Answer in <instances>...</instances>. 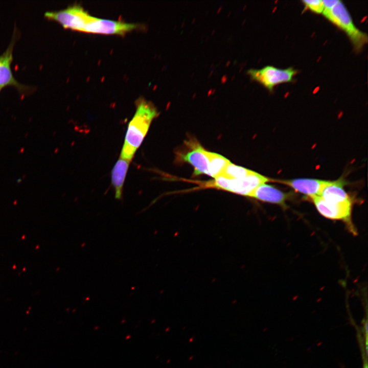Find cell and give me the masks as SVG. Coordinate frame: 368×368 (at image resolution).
Listing matches in <instances>:
<instances>
[{
  "instance_id": "1",
  "label": "cell",
  "mask_w": 368,
  "mask_h": 368,
  "mask_svg": "<svg viewBox=\"0 0 368 368\" xmlns=\"http://www.w3.org/2000/svg\"><path fill=\"white\" fill-rule=\"evenodd\" d=\"M158 114L151 102L145 100L137 102L135 114L128 126L120 157L131 160Z\"/></svg>"
},
{
  "instance_id": "8",
  "label": "cell",
  "mask_w": 368,
  "mask_h": 368,
  "mask_svg": "<svg viewBox=\"0 0 368 368\" xmlns=\"http://www.w3.org/2000/svg\"><path fill=\"white\" fill-rule=\"evenodd\" d=\"M318 212L324 217L334 220L350 222L352 213V200L338 203H331L324 200L319 196L311 197Z\"/></svg>"
},
{
  "instance_id": "3",
  "label": "cell",
  "mask_w": 368,
  "mask_h": 368,
  "mask_svg": "<svg viewBox=\"0 0 368 368\" xmlns=\"http://www.w3.org/2000/svg\"><path fill=\"white\" fill-rule=\"evenodd\" d=\"M270 181V178L252 171L242 178L228 179L222 176L215 178L214 181L208 182L206 187L215 188L231 192L249 196L259 186Z\"/></svg>"
},
{
  "instance_id": "11",
  "label": "cell",
  "mask_w": 368,
  "mask_h": 368,
  "mask_svg": "<svg viewBox=\"0 0 368 368\" xmlns=\"http://www.w3.org/2000/svg\"><path fill=\"white\" fill-rule=\"evenodd\" d=\"M249 197L264 202L283 205L289 196L287 193L265 183L257 188Z\"/></svg>"
},
{
  "instance_id": "6",
  "label": "cell",
  "mask_w": 368,
  "mask_h": 368,
  "mask_svg": "<svg viewBox=\"0 0 368 368\" xmlns=\"http://www.w3.org/2000/svg\"><path fill=\"white\" fill-rule=\"evenodd\" d=\"M139 27L138 24L128 23L120 20L100 18L91 16L86 24L83 32L105 34L124 35Z\"/></svg>"
},
{
  "instance_id": "15",
  "label": "cell",
  "mask_w": 368,
  "mask_h": 368,
  "mask_svg": "<svg viewBox=\"0 0 368 368\" xmlns=\"http://www.w3.org/2000/svg\"><path fill=\"white\" fill-rule=\"evenodd\" d=\"M252 171L242 167L235 165L230 162L219 176L228 179L242 178L247 176Z\"/></svg>"
},
{
  "instance_id": "7",
  "label": "cell",
  "mask_w": 368,
  "mask_h": 368,
  "mask_svg": "<svg viewBox=\"0 0 368 368\" xmlns=\"http://www.w3.org/2000/svg\"><path fill=\"white\" fill-rule=\"evenodd\" d=\"M186 144L187 149L179 153V159L190 164L194 167L195 175L206 174L211 176L205 149L195 140L188 141Z\"/></svg>"
},
{
  "instance_id": "13",
  "label": "cell",
  "mask_w": 368,
  "mask_h": 368,
  "mask_svg": "<svg viewBox=\"0 0 368 368\" xmlns=\"http://www.w3.org/2000/svg\"><path fill=\"white\" fill-rule=\"evenodd\" d=\"M130 160L120 157L111 171V183L115 191V198L121 199L124 182Z\"/></svg>"
},
{
  "instance_id": "10",
  "label": "cell",
  "mask_w": 368,
  "mask_h": 368,
  "mask_svg": "<svg viewBox=\"0 0 368 368\" xmlns=\"http://www.w3.org/2000/svg\"><path fill=\"white\" fill-rule=\"evenodd\" d=\"M270 181L279 182L290 187L295 191L311 197L319 196L330 181L311 178H297L288 180L270 179Z\"/></svg>"
},
{
  "instance_id": "2",
  "label": "cell",
  "mask_w": 368,
  "mask_h": 368,
  "mask_svg": "<svg viewBox=\"0 0 368 368\" xmlns=\"http://www.w3.org/2000/svg\"><path fill=\"white\" fill-rule=\"evenodd\" d=\"M322 13L329 20L347 33L356 50H360L367 43L366 34L356 28L341 1H338L331 9L324 10Z\"/></svg>"
},
{
  "instance_id": "19",
  "label": "cell",
  "mask_w": 368,
  "mask_h": 368,
  "mask_svg": "<svg viewBox=\"0 0 368 368\" xmlns=\"http://www.w3.org/2000/svg\"><path fill=\"white\" fill-rule=\"evenodd\" d=\"M1 89H2V88L0 87V91H1Z\"/></svg>"
},
{
  "instance_id": "17",
  "label": "cell",
  "mask_w": 368,
  "mask_h": 368,
  "mask_svg": "<svg viewBox=\"0 0 368 368\" xmlns=\"http://www.w3.org/2000/svg\"><path fill=\"white\" fill-rule=\"evenodd\" d=\"M337 0L323 1L324 10L331 9L338 3Z\"/></svg>"
},
{
  "instance_id": "14",
  "label": "cell",
  "mask_w": 368,
  "mask_h": 368,
  "mask_svg": "<svg viewBox=\"0 0 368 368\" xmlns=\"http://www.w3.org/2000/svg\"><path fill=\"white\" fill-rule=\"evenodd\" d=\"M204 152L209 162L211 176L216 178L220 176L230 161L217 153L209 152L205 150Z\"/></svg>"
},
{
  "instance_id": "9",
  "label": "cell",
  "mask_w": 368,
  "mask_h": 368,
  "mask_svg": "<svg viewBox=\"0 0 368 368\" xmlns=\"http://www.w3.org/2000/svg\"><path fill=\"white\" fill-rule=\"evenodd\" d=\"M15 37L13 36L9 46L0 56V87L2 88L7 86H14L20 93H25L30 90L29 87L20 83L16 80L11 67Z\"/></svg>"
},
{
  "instance_id": "4",
  "label": "cell",
  "mask_w": 368,
  "mask_h": 368,
  "mask_svg": "<svg viewBox=\"0 0 368 368\" xmlns=\"http://www.w3.org/2000/svg\"><path fill=\"white\" fill-rule=\"evenodd\" d=\"M90 16L82 7L78 5L44 13L46 18L57 21L64 28L79 32H83Z\"/></svg>"
},
{
  "instance_id": "5",
  "label": "cell",
  "mask_w": 368,
  "mask_h": 368,
  "mask_svg": "<svg viewBox=\"0 0 368 368\" xmlns=\"http://www.w3.org/2000/svg\"><path fill=\"white\" fill-rule=\"evenodd\" d=\"M296 72L292 67L281 69L271 65L261 69H250L247 74L270 91L277 84L291 82Z\"/></svg>"
},
{
  "instance_id": "18",
  "label": "cell",
  "mask_w": 368,
  "mask_h": 368,
  "mask_svg": "<svg viewBox=\"0 0 368 368\" xmlns=\"http://www.w3.org/2000/svg\"><path fill=\"white\" fill-rule=\"evenodd\" d=\"M364 368H367V364H365V365L364 366Z\"/></svg>"
},
{
  "instance_id": "12",
  "label": "cell",
  "mask_w": 368,
  "mask_h": 368,
  "mask_svg": "<svg viewBox=\"0 0 368 368\" xmlns=\"http://www.w3.org/2000/svg\"><path fill=\"white\" fill-rule=\"evenodd\" d=\"M342 180L330 181L323 189L319 196L326 201L338 203L351 200L343 189Z\"/></svg>"
},
{
  "instance_id": "16",
  "label": "cell",
  "mask_w": 368,
  "mask_h": 368,
  "mask_svg": "<svg viewBox=\"0 0 368 368\" xmlns=\"http://www.w3.org/2000/svg\"><path fill=\"white\" fill-rule=\"evenodd\" d=\"M306 7L311 11L316 13H321L324 11L323 1L310 0L302 2Z\"/></svg>"
}]
</instances>
